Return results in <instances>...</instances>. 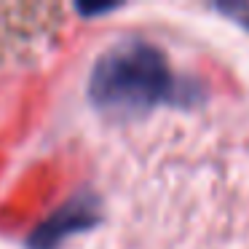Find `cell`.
Here are the masks:
<instances>
[{
    "mask_svg": "<svg viewBox=\"0 0 249 249\" xmlns=\"http://www.w3.org/2000/svg\"><path fill=\"white\" fill-rule=\"evenodd\" d=\"M89 102L110 118H140L158 105L198 102V83L174 75L166 54L147 40H121L97 56Z\"/></svg>",
    "mask_w": 249,
    "mask_h": 249,
    "instance_id": "obj_1",
    "label": "cell"
},
{
    "mask_svg": "<svg viewBox=\"0 0 249 249\" xmlns=\"http://www.w3.org/2000/svg\"><path fill=\"white\" fill-rule=\"evenodd\" d=\"M217 11H222L225 17H231L233 22H238L241 27L249 30V3H220Z\"/></svg>",
    "mask_w": 249,
    "mask_h": 249,
    "instance_id": "obj_3",
    "label": "cell"
},
{
    "mask_svg": "<svg viewBox=\"0 0 249 249\" xmlns=\"http://www.w3.org/2000/svg\"><path fill=\"white\" fill-rule=\"evenodd\" d=\"M115 8H121L118 3H75V11L81 14L83 19H94V17H99V14L115 11Z\"/></svg>",
    "mask_w": 249,
    "mask_h": 249,
    "instance_id": "obj_4",
    "label": "cell"
},
{
    "mask_svg": "<svg viewBox=\"0 0 249 249\" xmlns=\"http://www.w3.org/2000/svg\"><path fill=\"white\" fill-rule=\"evenodd\" d=\"M102 222V204L94 193L83 190L56 206L43 222L30 231L27 249H62L72 236L89 233Z\"/></svg>",
    "mask_w": 249,
    "mask_h": 249,
    "instance_id": "obj_2",
    "label": "cell"
}]
</instances>
